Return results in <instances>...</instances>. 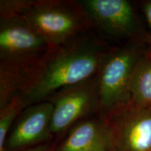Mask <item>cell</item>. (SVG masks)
I'll return each mask as SVG.
<instances>
[{
    "mask_svg": "<svg viewBox=\"0 0 151 151\" xmlns=\"http://www.w3.org/2000/svg\"><path fill=\"white\" fill-rule=\"evenodd\" d=\"M110 48L91 30L65 44L49 48L39 61L19 72L16 96L24 109L46 101L66 87L92 78Z\"/></svg>",
    "mask_w": 151,
    "mask_h": 151,
    "instance_id": "6da1fadb",
    "label": "cell"
},
{
    "mask_svg": "<svg viewBox=\"0 0 151 151\" xmlns=\"http://www.w3.org/2000/svg\"><path fill=\"white\" fill-rule=\"evenodd\" d=\"M20 16L43 37L49 48L65 44L92 28L78 1L29 0Z\"/></svg>",
    "mask_w": 151,
    "mask_h": 151,
    "instance_id": "7a4b0ae2",
    "label": "cell"
},
{
    "mask_svg": "<svg viewBox=\"0 0 151 151\" xmlns=\"http://www.w3.org/2000/svg\"><path fill=\"white\" fill-rule=\"evenodd\" d=\"M148 49L138 41L111 48L97 73L99 115L130 102L129 86L137 62Z\"/></svg>",
    "mask_w": 151,
    "mask_h": 151,
    "instance_id": "3957f363",
    "label": "cell"
},
{
    "mask_svg": "<svg viewBox=\"0 0 151 151\" xmlns=\"http://www.w3.org/2000/svg\"><path fill=\"white\" fill-rule=\"evenodd\" d=\"M48 48L46 41L22 16H0V71L23 70Z\"/></svg>",
    "mask_w": 151,
    "mask_h": 151,
    "instance_id": "277c9868",
    "label": "cell"
},
{
    "mask_svg": "<svg viewBox=\"0 0 151 151\" xmlns=\"http://www.w3.org/2000/svg\"><path fill=\"white\" fill-rule=\"evenodd\" d=\"M46 101L52 104L50 132L55 140L60 141L76 122L99 114L97 74L66 87Z\"/></svg>",
    "mask_w": 151,
    "mask_h": 151,
    "instance_id": "5b68a950",
    "label": "cell"
},
{
    "mask_svg": "<svg viewBox=\"0 0 151 151\" xmlns=\"http://www.w3.org/2000/svg\"><path fill=\"white\" fill-rule=\"evenodd\" d=\"M102 117L109 129V151H151V107L129 102Z\"/></svg>",
    "mask_w": 151,
    "mask_h": 151,
    "instance_id": "8992f818",
    "label": "cell"
},
{
    "mask_svg": "<svg viewBox=\"0 0 151 151\" xmlns=\"http://www.w3.org/2000/svg\"><path fill=\"white\" fill-rule=\"evenodd\" d=\"M92 27L113 39L137 41L139 20L132 4L127 0H80Z\"/></svg>",
    "mask_w": 151,
    "mask_h": 151,
    "instance_id": "52a82bcc",
    "label": "cell"
},
{
    "mask_svg": "<svg viewBox=\"0 0 151 151\" xmlns=\"http://www.w3.org/2000/svg\"><path fill=\"white\" fill-rule=\"evenodd\" d=\"M52 113L49 101L23 109L9 132L4 151H23L55 140L50 132Z\"/></svg>",
    "mask_w": 151,
    "mask_h": 151,
    "instance_id": "ba28073f",
    "label": "cell"
},
{
    "mask_svg": "<svg viewBox=\"0 0 151 151\" xmlns=\"http://www.w3.org/2000/svg\"><path fill=\"white\" fill-rule=\"evenodd\" d=\"M108 124L99 114L84 118L58 141L55 151H109Z\"/></svg>",
    "mask_w": 151,
    "mask_h": 151,
    "instance_id": "9c48e42d",
    "label": "cell"
},
{
    "mask_svg": "<svg viewBox=\"0 0 151 151\" xmlns=\"http://www.w3.org/2000/svg\"><path fill=\"white\" fill-rule=\"evenodd\" d=\"M130 102L151 107V50L144 52L134 69L129 86Z\"/></svg>",
    "mask_w": 151,
    "mask_h": 151,
    "instance_id": "30bf717a",
    "label": "cell"
},
{
    "mask_svg": "<svg viewBox=\"0 0 151 151\" xmlns=\"http://www.w3.org/2000/svg\"><path fill=\"white\" fill-rule=\"evenodd\" d=\"M23 109V106L16 96L0 109V151L4 150L9 132Z\"/></svg>",
    "mask_w": 151,
    "mask_h": 151,
    "instance_id": "8fae6325",
    "label": "cell"
},
{
    "mask_svg": "<svg viewBox=\"0 0 151 151\" xmlns=\"http://www.w3.org/2000/svg\"><path fill=\"white\" fill-rule=\"evenodd\" d=\"M58 140H53L49 142L43 143L39 146L32 147L23 151H55V147L58 143Z\"/></svg>",
    "mask_w": 151,
    "mask_h": 151,
    "instance_id": "7c38bea8",
    "label": "cell"
},
{
    "mask_svg": "<svg viewBox=\"0 0 151 151\" xmlns=\"http://www.w3.org/2000/svg\"><path fill=\"white\" fill-rule=\"evenodd\" d=\"M142 9L149 29L151 30V1H145L143 4Z\"/></svg>",
    "mask_w": 151,
    "mask_h": 151,
    "instance_id": "4fadbf2b",
    "label": "cell"
},
{
    "mask_svg": "<svg viewBox=\"0 0 151 151\" xmlns=\"http://www.w3.org/2000/svg\"><path fill=\"white\" fill-rule=\"evenodd\" d=\"M147 42L148 43V44H149V46H150V50H151V37H150V38H148V39H147Z\"/></svg>",
    "mask_w": 151,
    "mask_h": 151,
    "instance_id": "5bb4252c",
    "label": "cell"
}]
</instances>
